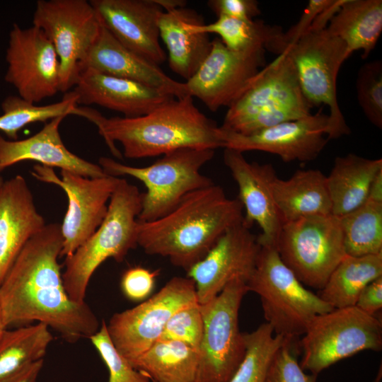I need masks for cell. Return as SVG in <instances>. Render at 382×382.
Wrapping results in <instances>:
<instances>
[{
	"mask_svg": "<svg viewBox=\"0 0 382 382\" xmlns=\"http://www.w3.org/2000/svg\"><path fill=\"white\" fill-rule=\"evenodd\" d=\"M63 246L61 225L46 224L25 244L0 284L5 328L37 321L69 342L89 339L100 323L86 303L73 301L64 286L58 262Z\"/></svg>",
	"mask_w": 382,
	"mask_h": 382,
	"instance_id": "1",
	"label": "cell"
},
{
	"mask_svg": "<svg viewBox=\"0 0 382 382\" xmlns=\"http://www.w3.org/2000/svg\"><path fill=\"white\" fill-rule=\"evenodd\" d=\"M243 216L240 200L228 198L214 183L190 192L165 216L139 221L138 245L146 254L168 257L174 266L187 271Z\"/></svg>",
	"mask_w": 382,
	"mask_h": 382,
	"instance_id": "2",
	"label": "cell"
},
{
	"mask_svg": "<svg viewBox=\"0 0 382 382\" xmlns=\"http://www.w3.org/2000/svg\"><path fill=\"white\" fill-rule=\"evenodd\" d=\"M98 129L112 154L141 158L164 155L184 148L223 147L220 127L195 105L192 97L174 98L149 113L135 117L106 118L95 110L90 120Z\"/></svg>",
	"mask_w": 382,
	"mask_h": 382,
	"instance_id": "3",
	"label": "cell"
},
{
	"mask_svg": "<svg viewBox=\"0 0 382 382\" xmlns=\"http://www.w3.org/2000/svg\"><path fill=\"white\" fill-rule=\"evenodd\" d=\"M141 202L142 193L137 187L120 178L100 226L74 253L65 257L62 279L73 301H85L89 281L104 261L113 258L120 262L138 245Z\"/></svg>",
	"mask_w": 382,
	"mask_h": 382,
	"instance_id": "4",
	"label": "cell"
},
{
	"mask_svg": "<svg viewBox=\"0 0 382 382\" xmlns=\"http://www.w3.org/2000/svg\"><path fill=\"white\" fill-rule=\"evenodd\" d=\"M311 108L302 93L291 59L283 52L259 71L228 108L221 127L250 134L307 117Z\"/></svg>",
	"mask_w": 382,
	"mask_h": 382,
	"instance_id": "5",
	"label": "cell"
},
{
	"mask_svg": "<svg viewBox=\"0 0 382 382\" xmlns=\"http://www.w3.org/2000/svg\"><path fill=\"white\" fill-rule=\"evenodd\" d=\"M214 155L211 149L184 148L148 166H130L108 157H100L99 166L108 175H129L143 183L146 192L142 193L138 221L147 222L170 212L190 192L214 184L201 173Z\"/></svg>",
	"mask_w": 382,
	"mask_h": 382,
	"instance_id": "6",
	"label": "cell"
},
{
	"mask_svg": "<svg viewBox=\"0 0 382 382\" xmlns=\"http://www.w3.org/2000/svg\"><path fill=\"white\" fill-rule=\"evenodd\" d=\"M246 285L248 291L260 296L266 323L274 333L289 340L303 335L316 316L333 309L304 286L274 246H261Z\"/></svg>",
	"mask_w": 382,
	"mask_h": 382,
	"instance_id": "7",
	"label": "cell"
},
{
	"mask_svg": "<svg viewBox=\"0 0 382 382\" xmlns=\"http://www.w3.org/2000/svg\"><path fill=\"white\" fill-rule=\"evenodd\" d=\"M284 52L294 63L301 89L310 105L329 107L328 139L349 134L350 129L337 100V75L350 56L345 42L326 28L306 30Z\"/></svg>",
	"mask_w": 382,
	"mask_h": 382,
	"instance_id": "8",
	"label": "cell"
},
{
	"mask_svg": "<svg viewBox=\"0 0 382 382\" xmlns=\"http://www.w3.org/2000/svg\"><path fill=\"white\" fill-rule=\"evenodd\" d=\"M303 371L318 375L336 362L364 351L382 348V323L356 306L316 316L300 342Z\"/></svg>",
	"mask_w": 382,
	"mask_h": 382,
	"instance_id": "9",
	"label": "cell"
},
{
	"mask_svg": "<svg viewBox=\"0 0 382 382\" xmlns=\"http://www.w3.org/2000/svg\"><path fill=\"white\" fill-rule=\"evenodd\" d=\"M276 249L303 285L318 291L347 255L340 219L332 214L306 216L284 224Z\"/></svg>",
	"mask_w": 382,
	"mask_h": 382,
	"instance_id": "10",
	"label": "cell"
},
{
	"mask_svg": "<svg viewBox=\"0 0 382 382\" xmlns=\"http://www.w3.org/2000/svg\"><path fill=\"white\" fill-rule=\"evenodd\" d=\"M246 282L235 279L209 303L200 305L204 320L195 382H228L246 352L238 326Z\"/></svg>",
	"mask_w": 382,
	"mask_h": 382,
	"instance_id": "11",
	"label": "cell"
},
{
	"mask_svg": "<svg viewBox=\"0 0 382 382\" xmlns=\"http://www.w3.org/2000/svg\"><path fill=\"white\" fill-rule=\"evenodd\" d=\"M33 25L52 42L59 61V91L74 86L80 66L101 28L100 18L90 1L39 0Z\"/></svg>",
	"mask_w": 382,
	"mask_h": 382,
	"instance_id": "12",
	"label": "cell"
},
{
	"mask_svg": "<svg viewBox=\"0 0 382 382\" xmlns=\"http://www.w3.org/2000/svg\"><path fill=\"white\" fill-rule=\"evenodd\" d=\"M195 301L194 281L187 277H173L140 304L114 313L106 323L110 338L119 353L131 363L158 340L176 311Z\"/></svg>",
	"mask_w": 382,
	"mask_h": 382,
	"instance_id": "13",
	"label": "cell"
},
{
	"mask_svg": "<svg viewBox=\"0 0 382 382\" xmlns=\"http://www.w3.org/2000/svg\"><path fill=\"white\" fill-rule=\"evenodd\" d=\"M32 175L38 180L58 185L66 194L68 209L61 224L60 257L69 256L102 224L120 178L111 175L86 178L66 170H61L59 178L53 168L40 164L34 166Z\"/></svg>",
	"mask_w": 382,
	"mask_h": 382,
	"instance_id": "14",
	"label": "cell"
},
{
	"mask_svg": "<svg viewBox=\"0 0 382 382\" xmlns=\"http://www.w3.org/2000/svg\"><path fill=\"white\" fill-rule=\"evenodd\" d=\"M265 51H233L216 38L197 71L185 82L188 95L199 99L212 112L228 108L265 66Z\"/></svg>",
	"mask_w": 382,
	"mask_h": 382,
	"instance_id": "15",
	"label": "cell"
},
{
	"mask_svg": "<svg viewBox=\"0 0 382 382\" xmlns=\"http://www.w3.org/2000/svg\"><path fill=\"white\" fill-rule=\"evenodd\" d=\"M5 79L19 96L36 103L59 91V61L52 42L38 28L13 24L9 33Z\"/></svg>",
	"mask_w": 382,
	"mask_h": 382,
	"instance_id": "16",
	"label": "cell"
},
{
	"mask_svg": "<svg viewBox=\"0 0 382 382\" xmlns=\"http://www.w3.org/2000/svg\"><path fill=\"white\" fill-rule=\"evenodd\" d=\"M260 248L257 236L243 220L228 229L207 255L186 271L195 282L197 302L209 303L235 279L247 283Z\"/></svg>",
	"mask_w": 382,
	"mask_h": 382,
	"instance_id": "17",
	"label": "cell"
},
{
	"mask_svg": "<svg viewBox=\"0 0 382 382\" xmlns=\"http://www.w3.org/2000/svg\"><path fill=\"white\" fill-rule=\"evenodd\" d=\"M328 115L322 108L316 114L280 123L250 134L222 129L223 148L241 152L261 151L279 156L284 162L315 160L329 141Z\"/></svg>",
	"mask_w": 382,
	"mask_h": 382,
	"instance_id": "18",
	"label": "cell"
},
{
	"mask_svg": "<svg viewBox=\"0 0 382 382\" xmlns=\"http://www.w3.org/2000/svg\"><path fill=\"white\" fill-rule=\"evenodd\" d=\"M102 25L124 46L159 65L166 59L160 44L157 0H91Z\"/></svg>",
	"mask_w": 382,
	"mask_h": 382,
	"instance_id": "19",
	"label": "cell"
},
{
	"mask_svg": "<svg viewBox=\"0 0 382 382\" xmlns=\"http://www.w3.org/2000/svg\"><path fill=\"white\" fill-rule=\"evenodd\" d=\"M224 161L238 187V199L245 213L244 223L250 228L254 223L260 227L257 241L261 246L276 248L283 224L272 190V181L277 175L273 166L250 163L243 152L227 148Z\"/></svg>",
	"mask_w": 382,
	"mask_h": 382,
	"instance_id": "20",
	"label": "cell"
},
{
	"mask_svg": "<svg viewBox=\"0 0 382 382\" xmlns=\"http://www.w3.org/2000/svg\"><path fill=\"white\" fill-rule=\"evenodd\" d=\"M132 80L176 98L188 95L185 82L169 77L156 64L121 44L101 23L100 33L80 66Z\"/></svg>",
	"mask_w": 382,
	"mask_h": 382,
	"instance_id": "21",
	"label": "cell"
},
{
	"mask_svg": "<svg viewBox=\"0 0 382 382\" xmlns=\"http://www.w3.org/2000/svg\"><path fill=\"white\" fill-rule=\"evenodd\" d=\"M74 88L78 105L96 104L125 117L146 115L175 98L142 83L90 69L81 71Z\"/></svg>",
	"mask_w": 382,
	"mask_h": 382,
	"instance_id": "22",
	"label": "cell"
},
{
	"mask_svg": "<svg viewBox=\"0 0 382 382\" xmlns=\"http://www.w3.org/2000/svg\"><path fill=\"white\" fill-rule=\"evenodd\" d=\"M26 180L17 175L0 189V284L27 243L45 226Z\"/></svg>",
	"mask_w": 382,
	"mask_h": 382,
	"instance_id": "23",
	"label": "cell"
},
{
	"mask_svg": "<svg viewBox=\"0 0 382 382\" xmlns=\"http://www.w3.org/2000/svg\"><path fill=\"white\" fill-rule=\"evenodd\" d=\"M64 118L50 120L41 130L25 139L6 140L0 136V171L18 162L34 161L86 178L108 175L99 165L83 159L65 146L59 130Z\"/></svg>",
	"mask_w": 382,
	"mask_h": 382,
	"instance_id": "24",
	"label": "cell"
},
{
	"mask_svg": "<svg viewBox=\"0 0 382 382\" xmlns=\"http://www.w3.org/2000/svg\"><path fill=\"white\" fill-rule=\"evenodd\" d=\"M202 20L195 11L184 7L166 9L158 18L159 35L168 50L169 66L186 81L195 74L211 50L208 34L194 28Z\"/></svg>",
	"mask_w": 382,
	"mask_h": 382,
	"instance_id": "25",
	"label": "cell"
},
{
	"mask_svg": "<svg viewBox=\"0 0 382 382\" xmlns=\"http://www.w3.org/2000/svg\"><path fill=\"white\" fill-rule=\"evenodd\" d=\"M271 185L283 225L306 216L332 214L327 176L319 170H299L286 180L275 175Z\"/></svg>",
	"mask_w": 382,
	"mask_h": 382,
	"instance_id": "26",
	"label": "cell"
},
{
	"mask_svg": "<svg viewBox=\"0 0 382 382\" xmlns=\"http://www.w3.org/2000/svg\"><path fill=\"white\" fill-rule=\"evenodd\" d=\"M381 170V158L369 159L354 154L336 157L327 177L332 214L340 217L362 204Z\"/></svg>",
	"mask_w": 382,
	"mask_h": 382,
	"instance_id": "27",
	"label": "cell"
},
{
	"mask_svg": "<svg viewBox=\"0 0 382 382\" xmlns=\"http://www.w3.org/2000/svg\"><path fill=\"white\" fill-rule=\"evenodd\" d=\"M326 29L345 42L350 55L361 50L367 57L382 32V1L345 0Z\"/></svg>",
	"mask_w": 382,
	"mask_h": 382,
	"instance_id": "28",
	"label": "cell"
},
{
	"mask_svg": "<svg viewBox=\"0 0 382 382\" xmlns=\"http://www.w3.org/2000/svg\"><path fill=\"white\" fill-rule=\"evenodd\" d=\"M382 277V253L346 255L330 275L318 296L333 309L354 306L363 289Z\"/></svg>",
	"mask_w": 382,
	"mask_h": 382,
	"instance_id": "29",
	"label": "cell"
},
{
	"mask_svg": "<svg viewBox=\"0 0 382 382\" xmlns=\"http://www.w3.org/2000/svg\"><path fill=\"white\" fill-rule=\"evenodd\" d=\"M199 354L178 341L158 340L132 362L152 382H195Z\"/></svg>",
	"mask_w": 382,
	"mask_h": 382,
	"instance_id": "30",
	"label": "cell"
},
{
	"mask_svg": "<svg viewBox=\"0 0 382 382\" xmlns=\"http://www.w3.org/2000/svg\"><path fill=\"white\" fill-rule=\"evenodd\" d=\"M196 31L215 33L229 50L236 52L264 48L277 55L282 51L284 32L281 27L265 23L262 21L246 22L226 16H219L209 24L200 21L194 25Z\"/></svg>",
	"mask_w": 382,
	"mask_h": 382,
	"instance_id": "31",
	"label": "cell"
},
{
	"mask_svg": "<svg viewBox=\"0 0 382 382\" xmlns=\"http://www.w3.org/2000/svg\"><path fill=\"white\" fill-rule=\"evenodd\" d=\"M52 340L49 327L42 323L5 329L0 335V381L43 359Z\"/></svg>",
	"mask_w": 382,
	"mask_h": 382,
	"instance_id": "32",
	"label": "cell"
},
{
	"mask_svg": "<svg viewBox=\"0 0 382 382\" xmlns=\"http://www.w3.org/2000/svg\"><path fill=\"white\" fill-rule=\"evenodd\" d=\"M346 255L382 253V202L369 199L339 217Z\"/></svg>",
	"mask_w": 382,
	"mask_h": 382,
	"instance_id": "33",
	"label": "cell"
},
{
	"mask_svg": "<svg viewBox=\"0 0 382 382\" xmlns=\"http://www.w3.org/2000/svg\"><path fill=\"white\" fill-rule=\"evenodd\" d=\"M1 108L0 131L13 140H17L18 132L29 124L79 115L77 96L73 91L66 93L62 100L45 105H37L20 96H11L3 101Z\"/></svg>",
	"mask_w": 382,
	"mask_h": 382,
	"instance_id": "34",
	"label": "cell"
},
{
	"mask_svg": "<svg viewBox=\"0 0 382 382\" xmlns=\"http://www.w3.org/2000/svg\"><path fill=\"white\" fill-rule=\"evenodd\" d=\"M243 336L245 354L228 382H266L267 373L273 356L289 340L274 335L272 328L267 323L261 324L251 332L243 333Z\"/></svg>",
	"mask_w": 382,
	"mask_h": 382,
	"instance_id": "35",
	"label": "cell"
},
{
	"mask_svg": "<svg viewBox=\"0 0 382 382\" xmlns=\"http://www.w3.org/2000/svg\"><path fill=\"white\" fill-rule=\"evenodd\" d=\"M356 89L358 103L369 122L382 128V64L376 60L359 69Z\"/></svg>",
	"mask_w": 382,
	"mask_h": 382,
	"instance_id": "36",
	"label": "cell"
},
{
	"mask_svg": "<svg viewBox=\"0 0 382 382\" xmlns=\"http://www.w3.org/2000/svg\"><path fill=\"white\" fill-rule=\"evenodd\" d=\"M203 330L201 306L195 301L180 308L171 316L158 340L178 341L199 352Z\"/></svg>",
	"mask_w": 382,
	"mask_h": 382,
	"instance_id": "37",
	"label": "cell"
},
{
	"mask_svg": "<svg viewBox=\"0 0 382 382\" xmlns=\"http://www.w3.org/2000/svg\"><path fill=\"white\" fill-rule=\"evenodd\" d=\"M89 340L108 369V382H150L146 375L134 369L116 349L104 320L100 323L99 330Z\"/></svg>",
	"mask_w": 382,
	"mask_h": 382,
	"instance_id": "38",
	"label": "cell"
},
{
	"mask_svg": "<svg viewBox=\"0 0 382 382\" xmlns=\"http://www.w3.org/2000/svg\"><path fill=\"white\" fill-rule=\"evenodd\" d=\"M293 340L276 352L270 364L266 382H316L317 375L306 374L293 352Z\"/></svg>",
	"mask_w": 382,
	"mask_h": 382,
	"instance_id": "39",
	"label": "cell"
},
{
	"mask_svg": "<svg viewBox=\"0 0 382 382\" xmlns=\"http://www.w3.org/2000/svg\"><path fill=\"white\" fill-rule=\"evenodd\" d=\"M159 270H151L141 266L127 270L121 278L123 294L133 301L147 299L152 293Z\"/></svg>",
	"mask_w": 382,
	"mask_h": 382,
	"instance_id": "40",
	"label": "cell"
},
{
	"mask_svg": "<svg viewBox=\"0 0 382 382\" xmlns=\"http://www.w3.org/2000/svg\"><path fill=\"white\" fill-rule=\"evenodd\" d=\"M209 8L219 16H226L250 22L260 14L259 3L255 0H210Z\"/></svg>",
	"mask_w": 382,
	"mask_h": 382,
	"instance_id": "41",
	"label": "cell"
},
{
	"mask_svg": "<svg viewBox=\"0 0 382 382\" xmlns=\"http://www.w3.org/2000/svg\"><path fill=\"white\" fill-rule=\"evenodd\" d=\"M355 306L369 315L376 316L382 307V277L372 281L363 289Z\"/></svg>",
	"mask_w": 382,
	"mask_h": 382,
	"instance_id": "42",
	"label": "cell"
},
{
	"mask_svg": "<svg viewBox=\"0 0 382 382\" xmlns=\"http://www.w3.org/2000/svg\"><path fill=\"white\" fill-rule=\"evenodd\" d=\"M44 364V359L38 360L0 382H37Z\"/></svg>",
	"mask_w": 382,
	"mask_h": 382,
	"instance_id": "43",
	"label": "cell"
},
{
	"mask_svg": "<svg viewBox=\"0 0 382 382\" xmlns=\"http://www.w3.org/2000/svg\"><path fill=\"white\" fill-rule=\"evenodd\" d=\"M367 199L382 202V170L374 178L369 188Z\"/></svg>",
	"mask_w": 382,
	"mask_h": 382,
	"instance_id": "44",
	"label": "cell"
},
{
	"mask_svg": "<svg viewBox=\"0 0 382 382\" xmlns=\"http://www.w3.org/2000/svg\"><path fill=\"white\" fill-rule=\"evenodd\" d=\"M5 329H6V328H5V326L4 325V323H3L1 310V306H0V335H1V333L3 332V331Z\"/></svg>",
	"mask_w": 382,
	"mask_h": 382,
	"instance_id": "45",
	"label": "cell"
},
{
	"mask_svg": "<svg viewBox=\"0 0 382 382\" xmlns=\"http://www.w3.org/2000/svg\"><path fill=\"white\" fill-rule=\"evenodd\" d=\"M4 183V180L3 178H2V176L0 175V189H1V187Z\"/></svg>",
	"mask_w": 382,
	"mask_h": 382,
	"instance_id": "46",
	"label": "cell"
}]
</instances>
